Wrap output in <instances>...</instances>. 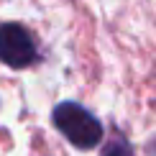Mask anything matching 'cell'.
<instances>
[{
    "instance_id": "6da1fadb",
    "label": "cell",
    "mask_w": 156,
    "mask_h": 156,
    "mask_svg": "<svg viewBox=\"0 0 156 156\" xmlns=\"http://www.w3.org/2000/svg\"><path fill=\"white\" fill-rule=\"evenodd\" d=\"M56 131L77 148H95L102 141V126L77 102H59L51 113Z\"/></svg>"
},
{
    "instance_id": "7a4b0ae2",
    "label": "cell",
    "mask_w": 156,
    "mask_h": 156,
    "mask_svg": "<svg viewBox=\"0 0 156 156\" xmlns=\"http://www.w3.org/2000/svg\"><path fill=\"white\" fill-rule=\"evenodd\" d=\"M0 62L13 69H23L36 62L34 36L18 23H0Z\"/></svg>"
},
{
    "instance_id": "3957f363",
    "label": "cell",
    "mask_w": 156,
    "mask_h": 156,
    "mask_svg": "<svg viewBox=\"0 0 156 156\" xmlns=\"http://www.w3.org/2000/svg\"><path fill=\"white\" fill-rule=\"evenodd\" d=\"M100 156H133V148H131V144H128V141L115 138V141H110V144L102 148Z\"/></svg>"
}]
</instances>
